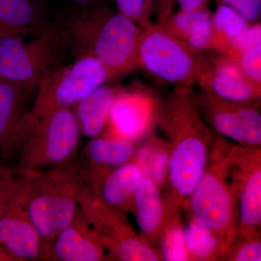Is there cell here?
I'll list each match as a JSON object with an SVG mask.
<instances>
[{
    "instance_id": "30bf717a",
    "label": "cell",
    "mask_w": 261,
    "mask_h": 261,
    "mask_svg": "<svg viewBox=\"0 0 261 261\" xmlns=\"http://www.w3.org/2000/svg\"><path fill=\"white\" fill-rule=\"evenodd\" d=\"M231 181L238 195V233L235 240L260 235L261 152L260 148L238 145L231 167ZM234 240V241H235Z\"/></svg>"
},
{
    "instance_id": "f1b7e54d",
    "label": "cell",
    "mask_w": 261,
    "mask_h": 261,
    "mask_svg": "<svg viewBox=\"0 0 261 261\" xmlns=\"http://www.w3.org/2000/svg\"><path fill=\"white\" fill-rule=\"evenodd\" d=\"M220 258L230 261H260V235L238 240L236 245L231 244Z\"/></svg>"
},
{
    "instance_id": "484cf974",
    "label": "cell",
    "mask_w": 261,
    "mask_h": 261,
    "mask_svg": "<svg viewBox=\"0 0 261 261\" xmlns=\"http://www.w3.org/2000/svg\"><path fill=\"white\" fill-rule=\"evenodd\" d=\"M243 130L244 147L260 148L261 145L260 100L233 102Z\"/></svg>"
},
{
    "instance_id": "603a6c76",
    "label": "cell",
    "mask_w": 261,
    "mask_h": 261,
    "mask_svg": "<svg viewBox=\"0 0 261 261\" xmlns=\"http://www.w3.org/2000/svg\"><path fill=\"white\" fill-rule=\"evenodd\" d=\"M212 54H224L234 39L252 23L226 5H218L212 13Z\"/></svg>"
},
{
    "instance_id": "ba28073f",
    "label": "cell",
    "mask_w": 261,
    "mask_h": 261,
    "mask_svg": "<svg viewBox=\"0 0 261 261\" xmlns=\"http://www.w3.org/2000/svg\"><path fill=\"white\" fill-rule=\"evenodd\" d=\"M53 68L38 84L33 110L37 118L60 108H73L110 80L97 58L82 56Z\"/></svg>"
},
{
    "instance_id": "7c38bea8",
    "label": "cell",
    "mask_w": 261,
    "mask_h": 261,
    "mask_svg": "<svg viewBox=\"0 0 261 261\" xmlns=\"http://www.w3.org/2000/svg\"><path fill=\"white\" fill-rule=\"evenodd\" d=\"M159 103L147 89H118L108 118V136L136 142L152 135Z\"/></svg>"
},
{
    "instance_id": "e575fe53",
    "label": "cell",
    "mask_w": 261,
    "mask_h": 261,
    "mask_svg": "<svg viewBox=\"0 0 261 261\" xmlns=\"http://www.w3.org/2000/svg\"><path fill=\"white\" fill-rule=\"evenodd\" d=\"M71 8H84L100 4L102 0H67Z\"/></svg>"
},
{
    "instance_id": "277c9868",
    "label": "cell",
    "mask_w": 261,
    "mask_h": 261,
    "mask_svg": "<svg viewBox=\"0 0 261 261\" xmlns=\"http://www.w3.org/2000/svg\"><path fill=\"white\" fill-rule=\"evenodd\" d=\"M214 142L216 147L208 154L205 172L185 204L191 219L214 231L227 250L238 233V199L231 181L238 145Z\"/></svg>"
},
{
    "instance_id": "83f0119b",
    "label": "cell",
    "mask_w": 261,
    "mask_h": 261,
    "mask_svg": "<svg viewBox=\"0 0 261 261\" xmlns=\"http://www.w3.org/2000/svg\"><path fill=\"white\" fill-rule=\"evenodd\" d=\"M224 56L232 60L247 79L261 87V43Z\"/></svg>"
},
{
    "instance_id": "d6a6232c",
    "label": "cell",
    "mask_w": 261,
    "mask_h": 261,
    "mask_svg": "<svg viewBox=\"0 0 261 261\" xmlns=\"http://www.w3.org/2000/svg\"><path fill=\"white\" fill-rule=\"evenodd\" d=\"M176 0H157L154 5L153 13L155 14L157 23L163 24L173 13Z\"/></svg>"
},
{
    "instance_id": "836d02e7",
    "label": "cell",
    "mask_w": 261,
    "mask_h": 261,
    "mask_svg": "<svg viewBox=\"0 0 261 261\" xmlns=\"http://www.w3.org/2000/svg\"><path fill=\"white\" fill-rule=\"evenodd\" d=\"M180 10L183 11H195L208 8L210 0H176Z\"/></svg>"
},
{
    "instance_id": "e0dca14e",
    "label": "cell",
    "mask_w": 261,
    "mask_h": 261,
    "mask_svg": "<svg viewBox=\"0 0 261 261\" xmlns=\"http://www.w3.org/2000/svg\"><path fill=\"white\" fill-rule=\"evenodd\" d=\"M53 21L44 0H0V23L23 35L39 34Z\"/></svg>"
},
{
    "instance_id": "7402d4cb",
    "label": "cell",
    "mask_w": 261,
    "mask_h": 261,
    "mask_svg": "<svg viewBox=\"0 0 261 261\" xmlns=\"http://www.w3.org/2000/svg\"><path fill=\"white\" fill-rule=\"evenodd\" d=\"M135 162L140 166L144 178L152 180L160 187L167 181L170 147L167 141L149 135L135 152Z\"/></svg>"
},
{
    "instance_id": "8992f818",
    "label": "cell",
    "mask_w": 261,
    "mask_h": 261,
    "mask_svg": "<svg viewBox=\"0 0 261 261\" xmlns=\"http://www.w3.org/2000/svg\"><path fill=\"white\" fill-rule=\"evenodd\" d=\"M23 36L0 38V80L37 87L50 70L71 57L69 47L55 19L31 40H24Z\"/></svg>"
},
{
    "instance_id": "ac0fdd59",
    "label": "cell",
    "mask_w": 261,
    "mask_h": 261,
    "mask_svg": "<svg viewBox=\"0 0 261 261\" xmlns=\"http://www.w3.org/2000/svg\"><path fill=\"white\" fill-rule=\"evenodd\" d=\"M160 188L152 180L143 178L133 197L140 237L150 245L160 239L166 216Z\"/></svg>"
},
{
    "instance_id": "4fadbf2b",
    "label": "cell",
    "mask_w": 261,
    "mask_h": 261,
    "mask_svg": "<svg viewBox=\"0 0 261 261\" xmlns=\"http://www.w3.org/2000/svg\"><path fill=\"white\" fill-rule=\"evenodd\" d=\"M20 178V188L0 218V247L11 260H37L42 256V240L27 214L23 181Z\"/></svg>"
},
{
    "instance_id": "d4e9b609",
    "label": "cell",
    "mask_w": 261,
    "mask_h": 261,
    "mask_svg": "<svg viewBox=\"0 0 261 261\" xmlns=\"http://www.w3.org/2000/svg\"><path fill=\"white\" fill-rule=\"evenodd\" d=\"M161 256L167 261L189 260L185 228L179 214L166 215L160 237Z\"/></svg>"
},
{
    "instance_id": "5bb4252c",
    "label": "cell",
    "mask_w": 261,
    "mask_h": 261,
    "mask_svg": "<svg viewBox=\"0 0 261 261\" xmlns=\"http://www.w3.org/2000/svg\"><path fill=\"white\" fill-rule=\"evenodd\" d=\"M108 252L80 209L69 226L51 242L42 258L58 261L107 260Z\"/></svg>"
},
{
    "instance_id": "2e32d148",
    "label": "cell",
    "mask_w": 261,
    "mask_h": 261,
    "mask_svg": "<svg viewBox=\"0 0 261 261\" xmlns=\"http://www.w3.org/2000/svg\"><path fill=\"white\" fill-rule=\"evenodd\" d=\"M144 176L140 166L135 161H128L113 168L90 185L106 203L125 208L133 206V197Z\"/></svg>"
},
{
    "instance_id": "cb8c5ba5",
    "label": "cell",
    "mask_w": 261,
    "mask_h": 261,
    "mask_svg": "<svg viewBox=\"0 0 261 261\" xmlns=\"http://www.w3.org/2000/svg\"><path fill=\"white\" fill-rule=\"evenodd\" d=\"M185 238L189 260H218L226 250L214 231L192 219L185 228Z\"/></svg>"
},
{
    "instance_id": "9a60e30c",
    "label": "cell",
    "mask_w": 261,
    "mask_h": 261,
    "mask_svg": "<svg viewBox=\"0 0 261 261\" xmlns=\"http://www.w3.org/2000/svg\"><path fill=\"white\" fill-rule=\"evenodd\" d=\"M209 61L208 70L198 84L200 87L231 102L260 100L261 87L247 79L232 60L215 54Z\"/></svg>"
},
{
    "instance_id": "8d00e7d4",
    "label": "cell",
    "mask_w": 261,
    "mask_h": 261,
    "mask_svg": "<svg viewBox=\"0 0 261 261\" xmlns=\"http://www.w3.org/2000/svg\"><path fill=\"white\" fill-rule=\"evenodd\" d=\"M156 1L157 0H145L146 11H147V15H148L149 18H150L151 15L153 13L154 7Z\"/></svg>"
},
{
    "instance_id": "52a82bcc",
    "label": "cell",
    "mask_w": 261,
    "mask_h": 261,
    "mask_svg": "<svg viewBox=\"0 0 261 261\" xmlns=\"http://www.w3.org/2000/svg\"><path fill=\"white\" fill-rule=\"evenodd\" d=\"M80 127L73 108L39 117L18 153L16 173L42 172L68 162L78 147Z\"/></svg>"
},
{
    "instance_id": "7a4b0ae2",
    "label": "cell",
    "mask_w": 261,
    "mask_h": 261,
    "mask_svg": "<svg viewBox=\"0 0 261 261\" xmlns=\"http://www.w3.org/2000/svg\"><path fill=\"white\" fill-rule=\"evenodd\" d=\"M54 19L72 58L94 57L106 67L110 79L139 68L137 51L142 28L126 15L100 3L67 8L55 13Z\"/></svg>"
},
{
    "instance_id": "1f68e13d",
    "label": "cell",
    "mask_w": 261,
    "mask_h": 261,
    "mask_svg": "<svg viewBox=\"0 0 261 261\" xmlns=\"http://www.w3.org/2000/svg\"><path fill=\"white\" fill-rule=\"evenodd\" d=\"M216 3L232 8L250 23L260 21L261 0H216Z\"/></svg>"
},
{
    "instance_id": "8fae6325",
    "label": "cell",
    "mask_w": 261,
    "mask_h": 261,
    "mask_svg": "<svg viewBox=\"0 0 261 261\" xmlns=\"http://www.w3.org/2000/svg\"><path fill=\"white\" fill-rule=\"evenodd\" d=\"M37 87L0 80V154H18L37 123L31 99Z\"/></svg>"
},
{
    "instance_id": "d6986e66",
    "label": "cell",
    "mask_w": 261,
    "mask_h": 261,
    "mask_svg": "<svg viewBox=\"0 0 261 261\" xmlns=\"http://www.w3.org/2000/svg\"><path fill=\"white\" fill-rule=\"evenodd\" d=\"M194 97L197 109L206 123L223 137L244 146L243 130L233 102L202 87L199 93L194 92Z\"/></svg>"
},
{
    "instance_id": "9c48e42d",
    "label": "cell",
    "mask_w": 261,
    "mask_h": 261,
    "mask_svg": "<svg viewBox=\"0 0 261 261\" xmlns=\"http://www.w3.org/2000/svg\"><path fill=\"white\" fill-rule=\"evenodd\" d=\"M79 209L111 257L123 261L161 260L159 252L137 236L120 208L106 203L87 184L81 192Z\"/></svg>"
},
{
    "instance_id": "4dcf8cb0",
    "label": "cell",
    "mask_w": 261,
    "mask_h": 261,
    "mask_svg": "<svg viewBox=\"0 0 261 261\" xmlns=\"http://www.w3.org/2000/svg\"><path fill=\"white\" fill-rule=\"evenodd\" d=\"M118 11L132 19L142 28L148 27L150 18L146 11L145 0H115Z\"/></svg>"
},
{
    "instance_id": "44dd1931",
    "label": "cell",
    "mask_w": 261,
    "mask_h": 261,
    "mask_svg": "<svg viewBox=\"0 0 261 261\" xmlns=\"http://www.w3.org/2000/svg\"><path fill=\"white\" fill-rule=\"evenodd\" d=\"M118 90L116 87L103 84L73 108L81 132L86 137H98L107 126Z\"/></svg>"
},
{
    "instance_id": "d590c367",
    "label": "cell",
    "mask_w": 261,
    "mask_h": 261,
    "mask_svg": "<svg viewBox=\"0 0 261 261\" xmlns=\"http://www.w3.org/2000/svg\"><path fill=\"white\" fill-rule=\"evenodd\" d=\"M17 34H21V33L17 32V31L13 30V29L5 27L3 23H0V38L5 37V36L17 35Z\"/></svg>"
},
{
    "instance_id": "4316f807",
    "label": "cell",
    "mask_w": 261,
    "mask_h": 261,
    "mask_svg": "<svg viewBox=\"0 0 261 261\" xmlns=\"http://www.w3.org/2000/svg\"><path fill=\"white\" fill-rule=\"evenodd\" d=\"M212 15L208 8L195 11H183L171 14L162 24L173 35L187 42L205 19Z\"/></svg>"
},
{
    "instance_id": "f546056e",
    "label": "cell",
    "mask_w": 261,
    "mask_h": 261,
    "mask_svg": "<svg viewBox=\"0 0 261 261\" xmlns=\"http://www.w3.org/2000/svg\"><path fill=\"white\" fill-rule=\"evenodd\" d=\"M20 186L18 173L0 163V218L8 209Z\"/></svg>"
},
{
    "instance_id": "ffe728a7",
    "label": "cell",
    "mask_w": 261,
    "mask_h": 261,
    "mask_svg": "<svg viewBox=\"0 0 261 261\" xmlns=\"http://www.w3.org/2000/svg\"><path fill=\"white\" fill-rule=\"evenodd\" d=\"M135 142L108 137H94L85 147V154L92 165L87 177L93 179L130 161L135 154Z\"/></svg>"
},
{
    "instance_id": "3957f363",
    "label": "cell",
    "mask_w": 261,
    "mask_h": 261,
    "mask_svg": "<svg viewBox=\"0 0 261 261\" xmlns=\"http://www.w3.org/2000/svg\"><path fill=\"white\" fill-rule=\"evenodd\" d=\"M18 175L23 181L27 214L42 240V258L78 212L79 198L86 184L84 171L68 161L45 172Z\"/></svg>"
},
{
    "instance_id": "5b68a950",
    "label": "cell",
    "mask_w": 261,
    "mask_h": 261,
    "mask_svg": "<svg viewBox=\"0 0 261 261\" xmlns=\"http://www.w3.org/2000/svg\"><path fill=\"white\" fill-rule=\"evenodd\" d=\"M139 68L176 87H192L208 70L207 55L192 49L160 23L142 28L137 51Z\"/></svg>"
},
{
    "instance_id": "6da1fadb",
    "label": "cell",
    "mask_w": 261,
    "mask_h": 261,
    "mask_svg": "<svg viewBox=\"0 0 261 261\" xmlns=\"http://www.w3.org/2000/svg\"><path fill=\"white\" fill-rule=\"evenodd\" d=\"M157 125L170 147L165 213L179 214L205 172L213 132L197 109L192 87H176L160 101Z\"/></svg>"
}]
</instances>
